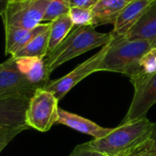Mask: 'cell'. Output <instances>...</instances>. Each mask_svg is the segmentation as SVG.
<instances>
[{"label":"cell","mask_w":156,"mask_h":156,"mask_svg":"<svg viewBox=\"0 0 156 156\" xmlns=\"http://www.w3.org/2000/svg\"><path fill=\"white\" fill-rule=\"evenodd\" d=\"M28 128L27 125L19 127H0V154L17 134Z\"/></svg>","instance_id":"ffe728a7"},{"label":"cell","mask_w":156,"mask_h":156,"mask_svg":"<svg viewBox=\"0 0 156 156\" xmlns=\"http://www.w3.org/2000/svg\"><path fill=\"white\" fill-rule=\"evenodd\" d=\"M134 95L122 122L146 117L148 111L156 103V72L131 80Z\"/></svg>","instance_id":"ba28073f"},{"label":"cell","mask_w":156,"mask_h":156,"mask_svg":"<svg viewBox=\"0 0 156 156\" xmlns=\"http://www.w3.org/2000/svg\"><path fill=\"white\" fill-rule=\"evenodd\" d=\"M69 16L72 20L74 26H91L92 14L90 8L70 7Z\"/></svg>","instance_id":"d6986e66"},{"label":"cell","mask_w":156,"mask_h":156,"mask_svg":"<svg viewBox=\"0 0 156 156\" xmlns=\"http://www.w3.org/2000/svg\"><path fill=\"white\" fill-rule=\"evenodd\" d=\"M14 59L18 70L31 84L37 88H43L47 84L48 76L47 74L44 58L27 57Z\"/></svg>","instance_id":"4fadbf2b"},{"label":"cell","mask_w":156,"mask_h":156,"mask_svg":"<svg viewBox=\"0 0 156 156\" xmlns=\"http://www.w3.org/2000/svg\"><path fill=\"white\" fill-rule=\"evenodd\" d=\"M50 28V27H49ZM49 28L45 32L39 34L33 39H31L24 48H22L14 56V58L35 57V58H45L47 56L48 37H49Z\"/></svg>","instance_id":"2e32d148"},{"label":"cell","mask_w":156,"mask_h":156,"mask_svg":"<svg viewBox=\"0 0 156 156\" xmlns=\"http://www.w3.org/2000/svg\"><path fill=\"white\" fill-rule=\"evenodd\" d=\"M73 27L74 24L69 14L63 15L50 22L47 56L50 54L65 39Z\"/></svg>","instance_id":"9a60e30c"},{"label":"cell","mask_w":156,"mask_h":156,"mask_svg":"<svg viewBox=\"0 0 156 156\" xmlns=\"http://www.w3.org/2000/svg\"><path fill=\"white\" fill-rule=\"evenodd\" d=\"M37 89L18 70L12 57L0 64V100L30 99Z\"/></svg>","instance_id":"52a82bcc"},{"label":"cell","mask_w":156,"mask_h":156,"mask_svg":"<svg viewBox=\"0 0 156 156\" xmlns=\"http://www.w3.org/2000/svg\"><path fill=\"white\" fill-rule=\"evenodd\" d=\"M109 46L110 43L106 44L101 48V50H99L87 60L78 65L72 71L58 80L48 82L43 87V89L52 92L55 97L60 101L73 87H75L82 80L90 74L99 71V67L107 53Z\"/></svg>","instance_id":"8992f818"},{"label":"cell","mask_w":156,"mask_h":156,"mask_svg":"<svg viewBox=\"0 0 156 156\" xmlns=\"http://www.w3.org/2000/svg\"><path fill=\"white\" fill-rule=\"evenodd\" d=\"M150 140L154 143V146H155L156 148V123L155 126H154V132H153V133H152V135H151Z\"/></svg>","instance_id":"d4e9b609"},{"label":"cell","mask_w":156,"mask_h":156,"mask_svg":"<svg viewBox=\"0 0 156 156\" xmlns=\"http://www.w3.org/2000/svg\"><path fill=\"white\" fill-rule=\"evenodd\" d=\"M131 156H156V148L154 143L149 140L142 148Z\"/></svg>","instance_id":"7402d4cb"},{"label":"cell","mask_w":156,"mask_h":156,"mask_svg":"<svg viewBox=\"0 0 156 156\" xmlns=\"http://www.w3.org/2000/svg\"><path fill=\"white\" fill-rule=\"evenodd\" d=\"M57 123L66 125L80 133L90 135L94 137V139L102 138L113 130V128L101 127L90 120L67 112L61 108H58V119Z\"/></svg>","instance_id":"30bf717a"},{"label":"cell","mask_w":156,"mask_h":156,"mask_svg":"<svg viewBox=\"0 0 156 156\" xmlns=\"http://www.w3.org/2000/svg\"><path fill=\"white\" fill-rule=\"evenodd\" d=\"M128 1H131V0H128Z\"/></svg>","instance_id":"484cf974"},{"label":"cell","mask_w":156,"mask_h":156,"mask_svg":"<svg viewBox=\"0 0 156 156\" xmlns=\"http://www.w3.org/2000/svg\"><path fill=\"white\" fill-rule=\"evenodd\" d=\"M29 99L0 100V127L27 125L26 112Z\"/></svg>","instance_id":"7c38bea8"},{"label":"cell","mask_w":156,"mask_h":156,"mask_svg":"<svg viewBox=\"0 0 156 156\" xmlns=\"http://www.w3.org/2000/svg\"><path fill=\"white\" fill-rule=\"evenodd\" d=\"M51 0H9L3 14L5 27L31 29L42 23Z\"/></svg>","instance_id":"5b68a950"},{"label":"cell","mask_w":156,"mask_h":156,"mask_svg":"<svg viewBox=\"0 0 156 156\" xmlns=\"http://www.w3.org/2000/svg\"><path fill=\"white\" fill-rule=\"evenodd\" d=\"M152 48L151 43L144 39H128L124 36L113 37L99 71L122 73L132 79L140 71L143 56Z\"/></svg>","instance_id":"3957f363"},{"label":"cell","mask_w":156,"mask_h":156,"mask_svg":"<svg viewBox=\"0 0 156 156\" xmlns=\"http://www.w3.org/2000/svg\"><path fill=\"white\" fill-rule=\"evenodd\" d=\"M70 156H109L106 154L95 151V150H91L89 148H85L83 147L81 144L76 146V148L73 150V152L71 153Z\"/></svg>","instance_id":"44dd1931"},{"label":"cell","mask_w":156,"mask_h":156,"mask_svg":"<svg viewBox=\"0 0 156 156\" xmlns=\"http://www.w3.org/2000/svg\"><path fill=\"white\" fill-rule=\"evenodd\" d=\"M112 39V32H98L93 26H74L65 39L44 58L48 76L67 61L93 48L103 47Z\"/></svg>","instance_id":"7a4b0ae2"},{"label":"cell","mask_w":156,"mask_h":156,"mask_svg":"<svg viewBox=\"0 0 156 156\" xmlns=\"http://www.w3.org/2000/svg\"><path fill=\"white\" fill-rule=\"evenodd\" d=\"M155 123L146 117L122 122L106 136L81 145L109 156H131L151 138Z\"/></svg>","instance_id":"6da1fadb"},{"label":"cell","mask_w":156,"mask_h":156,"mask_svg":"<svg viewBox=\"0 0 156 156\" xmlns=\"http://www.w3.org/2000/svg\"><path fill=\"white\" fill-rule=\"evenodd\" d=\"M58 100L43 88H37L29 99L26 112V123L29 128L48 132L58 119Z\"/></svg>","instance_id":"277c9868"},{"label":"cell","mask_w":156,"mask_h":156,"mask_svg":"<svg viewBox=\"0 0 156 156\" xmlns=\"http://www.w3.org/2000/svg\"><path fill=\"white\" fill-rule=\"evenodd\" d=\"M153 0H131L124 6L120 16H118L114 28L112 31L113 37L125 36L130 29L136 24V22L143 16L146 8Z\"/></svg>","instance_id":"9c48e42d"},{"label":"cell","mask_w":156,"mask_h":156,"mask_svg":"<svg viewBox=\"0 0 156 156\" xmlns=\"http://www.w3.org/2000/svg\"><path fill=\"white\" fill-rule=\"evenodd\" d=\"M8 2H9V0H0V15L1 16H3Z\"/></svg>","instance_id":"cb8c5ba5"},{"label":"cell","mask_w":156,"mask_h":156,"mask_svg":"<svg viewBox=\"0 0 156 156\" xmlns=\"http://www.w3.org/2000/svg\"><path fill=\"white\" fill-rule=\"evenodd\" d=\"M128 0H99L90 9L94 27L101 25H114Z\"/></svg>","instance_id":"5bb4252c"},{"label":"cell","mask_w":156,"mask_h":156,"mask_svg":"<svg viewBox=\"0 0 156 156\" xmlns=\"http://www.w3.org/2000/svg\"><path fill=\"white\" fill-rule=\"evenodd\" d=\"M128 39H144L156 48V0H153L136 24L124 36Z\"/></svg>","instance_id":"8fae6325"},{"label":"cell","mask_w":156,"mask_h":156,"mask_svg":"<svg viewBox=\"0 0 156 156\" xmlns=\"http://www.w3.org/2000/svg\"><path fill=\"white\" fill-rule=\"evenodd\" d=\"M156 72V48H152L149 51H147L142 58L140 61V71L133 78L140 76H146Z\"/></svg>","instance_id":"ac0fdd59"},{"label":"cell","mask_w":156,"mask_h":156,"mask_svg":"<svg viewBox=\"0 0 156 156\" xmlns=\"http://www.w3.org/2000/svg\"><path fill=\"white\" fill-rule=\"evenodd\" d=\"M99 0H69L70 7L91 8Z\"/></svg>","instance_id":"603a6c76"},{"label":"cell","mask_w":156,"mask_h":156,"mask_svg":"<svg viewBox=\"0 0 156 156\" xmlns=\"http://www.w3.org/2000/svg\"><path fill=\"white\" fill-rule=\"evenodd\" d=\"M69 0H51L46 9L42 23H50L56 18L69 14Z\"/></svg>","instance_id":"e0dca14e"}]
</instances>
